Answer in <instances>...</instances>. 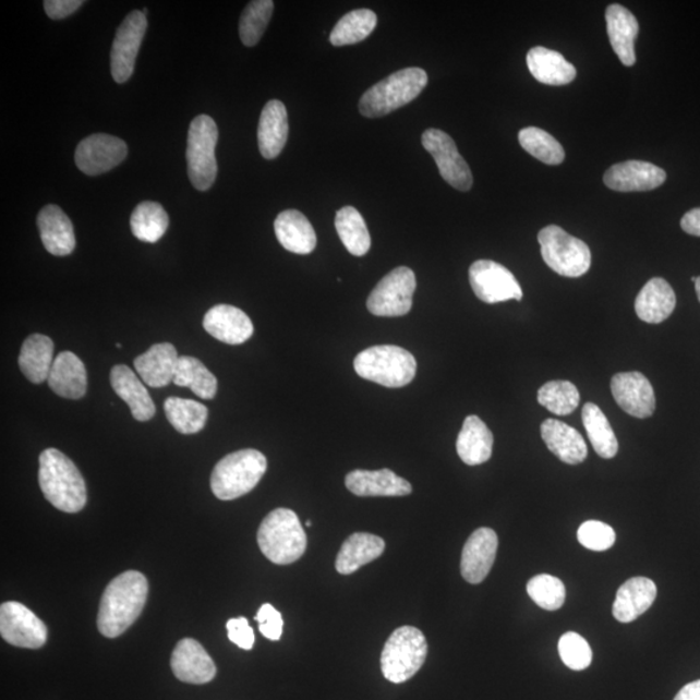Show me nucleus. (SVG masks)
Here are the masks:
<instances>
[{
  "label": "nucleus",
  "instance_id": "nucleus-1",
  "mask_svg": "<svg viewBox=\"0 0 700 700\" xmlns=\"http://www.w3.org/2000/svg\"><path fill=\"white\" fill-rule=\"evenodd\" d=\"M148 581L138 571L117 576L102 593L98 629L108 638L119 637L133 626L146 606Z\"/></svg>",
  "mask_w": 700,
  "mask_h": 700
},
{
  "label": "nucleus",
  "instance_id": "nucleus-2",
  "mask_svg": "<svg viewBox=\"0 0 700 700\" xmlns=\"http://www.w3.org/2000/svg\"><path fill=\"white\" fill-rule=\"evenodd\" d=\"M38 480L45 498L58 510L68 514L84 510L87 503L85 479L64 452L53 448L43 451Z\"/></svg>",
  "mask_w": 700,
  "mask_h": 700
},
{
  "label": "nucleus",
  "instance_id": "nucleus-3",
  "mask_svg": "<svg viewBox=\"0 0 700 700\" xmlns=\"http://www.w3.org/2000/svg\"><path fill=\"white\" fill-rule=\"evenodd\" d=\"M261 552L276 565L286 566L305 554L307 538L297 512L290 509L271 511L258 528Z\"/></svg>",
  "mask_w": 700,
  "mask_h": 700
},
{
  "label": "nucleus",
  "instance_id": "nucleus-4",
  "mask_svg": "<svg viewBox=\"0 0 700 700\" xmlns=\"http://www.w3.org/2000/svg\"><path fill=\"white\" fill-rule=\"evenodd\" d=\"M267 470V459L256 449H244L226 456L210 476V488L218 499L232 500L256 488Z\"/></svg>",
  "mask_w": 700,
  "mask_h": 700
},
{
  "label": "nucleus",
  "instance_id": "nucleus-5",
  "mask_svg": "<svg viewBox=\"0 0 700 700\" xmlns=\"http://www.w3.org/2000/svg\"><path fill=\"white\" fill-rule=\"evenodd\" d=\"M427 84L421 68H405L370 87L360 100V112L369 119L386 116L418 98Z\"/></svg>",
  "mask_w": 700,
  "mask_h": 700
},
{
  "label": "nucleus",
  "instance_id": "nucleus-6",
  "mask_svg": "<svg viewBox=\"0 0 700 700\" xmlns=\"http://www.w3.org/2000/svg\"><path fill=\"white\" fill-rule=\"evenodd\" d=\"M354 370L363 379L387 388H401L413 382L417 361L407 349L376 346L355 357Z\"/></svg>",
  "mask_w": 700,
  "mask_h": 700
},
{
  "label": "nucleus",
  "instance_id": "nucleus-7",
  "mask_svg": "<svg viewBox=\"0 0 700 700\" xmlns=\"http://www.w3.org/2000/svg\"><path fill=\"white\" fill-rule=\"evenodd\" d=\"M427 653V640L420 629H396L384 644L381 659L384 677L394 684L409 681L423 667Z\"/></svg>",
  "mask_w": 700,
  "mask_h": 700
},
{
  "label": "nucleus",
  "instance_id": "nucleus-8",
  "mask_svg": "<svg viewBox=\"0 0 700 700\" xmlns=\"http://www.w3.org/2000/svg\"><path fill=\"white\" fill-rule=\"evenodd\" d=\"M541 255L545 264L562 277L579 278L592 265V252L582 240L551 225L539 232Z\"/></svg>",
  "mask_w": 700,
  "mask_h": 700
},
{
  "label": "nucleus",
  "instance_id": "nucleus-9",
  "mask_svg": "<svg viewBox=\"0 0 700 700\" xmlns=\"http://www.w3.org/2000/svg\"><path fill=\"white\" fill-rule=\"evenodd\" d=\"M217 142L218 128L212 117L202 114L192 120L186 157L190 181L198 191H207L216 182L218 171Z\"/></svg>",
  "mask_w": 700,
  "mask_h": 700
},
{
  "label": "nucleus",
  "instance_id": "nucleus-10",
  "mask_svg": "<svg viewBox=\"0 0 700 700\" xmlns=\"http://www.w3.org/2000/svg\"><path fill=\"white\" fill-rule=\"evenodd\" d=\"M417 279L413 270L407 266L387 274L376 285L367 299L369 312L376 317H402L413 306V294Z\"/></svg>",
  "mask_w": 700,
  "mask_h": 700
},
{
  "label": "nucleus",
  "instance_id": "nucleus-11",
  "mask_svg": "<svg viewBox=\"0 0 700 700\" xmlns=\"http://www.w3.org/2000/svg\"><path fill=\"white\" fill-rule=\"evenodd\" d=\"M472 291L486 304L523 299V291L507 267L491 260H479L470 267Z\"/></svg>",
  "mask_w": 700,
  "mask_h": 700
},
{
  "label": "nucleus",
  "instance_id": "nucleus-12",
  "mask_svg": "<svg viewBox=\"0 0 700 700\" xmlns=\"http://www.w3.org/2000/svg\"><path fill=\"white\" fill-rule=\"evenodd\" d=\"M0 635L12 647L40 649L47 642L46 624L19 602H5L0 607Z\"/></svg>",
  "mask_w": 700,
  "mask_h": 700
},
{
  "label": "nucleus",
  "instance_id": "nucleus-13",
  "mask_svg": "<svg viewBox=\"0 0 700 700\" xmlns=\"http://www.w3.org/2000/svg\"><path fill=\"white\" fill-rule=\"evenodd\" d=\"M147 25L146 15L133 11L117 29L111 51V71L117 84H125L132 77Z\"/></svg>",
  "mask_w": 700,
  "mask_h": 700
},
{
  "label": "nucleus",
  "instance_id": "nucleus-14",
  "mask_svg": "<svg viewBox=\"0 0 700 700\" xmlns=\"http://www.w3.org/2000/svg\"><path fill=\"white\" fill-rule=\"evenodd\" d=\"M425 150L434 157L438 171L450 186L459 191H469L473 178L469 164L459 155L456 142L443 130L429 129L422 135Z\"/></svg>",
  "mask_w": 700,
  "mask_h": 700
},
{
  "label": "nucleus",
  "instance_id": "nucleus-15",
  "mask_svg": "<svg viewBox=\"0 0 700 700\" xmlns=\"http://www.w3.org/2000/svg\"><path fill=\"white\" fill-rule=\"evenodd\" d=\"M128 156L126 143L109 134H93L75 149V165L87 176L105 174Z\"/></svg>",
  "mask_w": 700,
  "mask_h": 700
},
{
  "label": "nucleus",
  "instance_id": "nucleus-16",
  "mask_svg": "<svg viewBox=\"0 0 700 700\" xmlns=\"http://www.w3.org/2000/svg\"><path fill=\"white\" fill-rule=\"evenodd\" d=\"M615 401L627 414L644 420L654 414L655 394L647 376L638 372L616 374L611 381Z\"/></svg>",
  "mask_w": 700,
  "mask_h": 700
},
{
  "label": "nucleus",
  "instance_id": "nucleus-17",
  "mask_svg": "<svg viewBox=\"0 0 700 700\" xmlns=\"http://www.w3.org/2000/svg\"><path fill=\"white\" fill-rule=\"evenodd\" d=\"M170 665L174 676L186 684H208L217 674L213 659L202 644L192 638H184L177 643Z\"/></svg>",
  "mask_w": 700,
  "mask_h": 700
},
{
  "label": "nucleus",
  "instance_id": "nucleus-18",
  "mask_svg": "<svg viewBox=\"0 0 700 700\" xmlns=\"http://www.w3.org/2000/svg\"><path fill=\"white\" fill-rule=\"evenodd\" d=\"M498 548L497 533L491 528H479L467 540L462 552L461 574L470 583H480L486 579L496 560Z\"/></svg>",
  "mask_w": 700,
  "mask_h": 700
},
{
  "label": "nucleus",
  "instance_id": "nucleus-19",
  "mask_svg": "<svg viewBox=\"0 0 700 700\" xmlns=\"http://www.w3.org/2000/svg\"><path fill=\"white\" fill-rule=\"evenodd\" d=\"M665 180L667 174L662 168L637 160L615 164L603 176L606 186L619 192L655 190L662 186Z\"/></svg>",
  "mask_w": 700,
  "mask_h": 700
},
{
  "label": "nucleus",
  "instance_id": "nucleus-20",
  "mask_svg": "<svg viewBox=\"0 0 700 700\" xmlns=\"http://www.w3.org/2000/svg\"><path fill=\"white\" fill-rule=\"evenodd\" d=\"M203 326L213 338L230 346L243 345L255 333L249 315L239 307L225 304L209 309Z\"/></svg>",
  "mask_w": 700,
  "mask_h": 700
},
{
  "label": "nucleus",
  "instance_id": "nucleus-21",
  "mask_svg": "<svg viewBox=\"0 0 700 700\" xmlns=\"http://www.w3.org/2000/svg\"><path fill=\"white\" fill-rule=\"evenodd\" d=\"M349 492L359 497H403L413 492V486L394 471L355 470L346 478Z\"/></svg>",
  "mask_w": 700,
  "mask_h": 700
},
{
  "label": "nucleus",
  "instance_id": "nucleus-22",
  "mask_svg": "<svg viewBox=\"0 0 700 700\" xmlns=\"http://www.w3.org/2000/svg\"><path fill=\"white\" fill-rule=\"evenodd\" d=\"M40 239L53 256H70L75 249L73 224L58 205H46L37 218Z\"/></svg>",
  "mask_w": 700,
  "mask_h": 700
},
{
  "label": "nucleus",
  "instance_id": "nucleus-23",
  "mask_svg": "<svg viewBox=\"0 0 700 700\" xmlns=\"http://www.w3.org/2000/svg\"><path fill=\"white\" fill-rule=\"evenodd\" d=\"M178 360L180 355L171 342H159L136 357L134 367L148 387L162 388L173 382Z\"/></svg>",
  "mask_w": 700,
  "mask_h": 700
},
{
  "label": "nucleus",
  "instance_id": "nucleus-24",
  "mask_svg": "<svg viewBox=\"0 0 700 700\" xmlns=\"http://www.w3.org/2000/svg\"><path fill=\"white\" fill-rule=\"evenodd\" d=\"M48 386L60 397L80 400L87 393L85 363L70 350L58 354L48 375Z\"/></svg>",
  "mask_w": 700,
  "mask_h": 700
},
{
  "label": "nucleus",
  "instance_id": "nucleus-25",
  "mask_svg": "<svg viewBox=\"0 0 700 700\" xmlns=\"http://www.w3.org/2000/svg\"><path fill=\"white\" fill-rule=\"evenodd\" d=\"M111 386L117 396L128 403L135 421L147 422L156 414V407L140 377L126 365L111 370Z\"/></svg>",
  "mask_w": 700,
  "mask_h": 700
},
{
  "label": "nucleus",
  "instance_id": "nucleus-26",
  "mask_svg": "<svg viewBox=\"0 0 700 700\" xmlns=\"http://www.w3.org/2000/svg\"><path fill=\"white\" fill-rule=\"evenodd\" d=\"M541 437L547 449L567 464H579L588 457V446L578 430L557 420L541 424Z\"/></svg>",
  "mask_w": 700,
  "mask_h": 700
},
{
  "label": "nucleus",
  "instance_id": "nucleus-27",
  "mask_svg": "<svg viewBox=\"0 0 700 700\" xmlns=\"http://www.w3.org/2000/svg\"><path fill=\"white\" fill-rule=\"evenodd\" d=\"M657 590L655 582L648 578H633L617 590L613 607L615 619L631 623L653 606Z\"/></svg>",
  "mask_w": 700,
  "mask_h": 700
},
{
  "label": "nucleus",
  "instance_id": "nucleus-28",
  "mask_svg": "<svg viewBox=\"0 0 700 700\" xmlns=\"http://www.w3.org/2000/svg\"><path fill=\"white\" fill-rule=\"evenodd\" d=\"M607 33L617 58L626 67L636 64L635 40L640 32L633 13L620 4L610 5L606 11Z\"/></svg>",
  "mask_w": 700,
  "mask_h": 700
},
{
  "label": "nucleus",
  "instance_id": "nucleus-29",
  "mask_svg": "<svg viewBox=\"0 0 700 700\" xmlns=\"http://www.w3.org/2000/svg\"><path fill=\"white\" fill-rule=\"evenodd\" d=\"M258 148L264 159H276L288 140V114L283 102L270 100L263 109L258 122Z\"/></svg>",
  "mask_w": 700,
  "mask_h": 700
},
{
  "label": "nucleus",
  "instance_id": "nucleus-30",
  "mask_svg": "<svg viewBox=\"0 0 700 700\" xmlns=\"http://www.w3.org/2000/svg\"><path fill=\"white\" fill-rule=\"evenodd\" d=\"M635 307L638 318L641 321L651 325L662 324L675 312L676 294L674 288L663 278H653L638 293Z\"/></svg>",
  "mask_w": 700,
  "mask_h": 700
},
{
  "label": "nucleus",
  "instance_id": "nucleus-31",
  "mask_svg": "<svg viewBox=\"0 0 700 700\" xmlns=\"http://www.w3.org/2000/svg\"><path fill=\"white\" fill-rule=\"evenodd\" d=\"M277 239L288 252L309 255L317 246V236L309 219L299 210L281 212L274 222Z\"/></svg>",
  "mask_w": 700,
  "mask_h": 700
},
{
  "label": "nucleus",
  "instance_id": "nucleus-32",
  "mask_svg": "<svg viewBox=\"0 0 700 700\" xmlns=\"http://www.w3.org/2000/svg\"><path fill=\"white\" fill-rule=\"evenodd\" d=\"M527 65L541 84L565 86L576 79V68L562 53L546 47H533L527 55Z\"/></svg>",
  "mask_w": 700,
  "mask_h": 700
},
{
  "label": "nucleus",
  "instance_id": "nucleus-33",
  "mask_svg": "<svg viewBox=\"0 0 700 700\" xmlns=\"http://www.w3.org/2000/svg\"><path fill=\"white\" fill-rule=\"evenodd\" d=\"M494 438L488 425L476 415L467 417L457 438V452L466 464L478 466L492 457Z\"/></svg>",
  "mask_w": 700,
  "mask_h": 700
},
{
  "label": "nucleus",
  "instance_id": "nucleus-34",
  "mask_svg": "<svg viewBox=\"0 0 700 700\" xmlns=\"http://www.w3.org/2000/svg\"><path fill=\"white\" fill-rule=\"evenodd\" d=\"M386 548L383 539L370 533H354L342 544L338 558H336V571L341 575H350L369 563L379 558Z\"/></svg>",
  "mask_w": 700,
  "mask_h": 700
},
{
  "label": "nucleus",
  "instance_id": "nucleus-35",
  "mask_svg": "<svg viewBox=\"0 0 700 700\" xmlns=\"http://www.w3.org/2000/svg\"><path fill=\"white\" fill-rule=\"evenodd\" d=\"M53 341L48 336L33 334L23 342L19 366L27 381L40 384L48 379L53 365Z\"/></svg>",
  "mask_w": 700,
  "mask_h": 700
},
{
  "label": "nucleus",
  "instance_id": "nucleus-36",
  "mask_svg": "<svg viewBox=\"0 0 700 700\" xmlns=\"http://www.w3.org/2000/svg\"><path fill=\"white\" fill-rule=\"evenodd\" d=\"M173 383L178 387L190 388L192 393L203 398V400H213L217 395V377L195 357H180Z\"/></svg>",
  "mask_w": 700,
  "mask_h": 700
},
{
  "label": "nucleus",
  "instance_id": "nucleus-37",
  "mask_svg": "<svg viewBox=\"0 0 700 700\" xmlns=\"http://www.w3.org/2000/svg\"><path fill=\"white\" fill-rule=\"evenodd\" d=\"M335 228L350 255L365 256L372 249V237L365 219L355 208L345 207L336 213Z\"/></svg>",
  "mask_w": 700,
  "mask_h": 700
},
{
  "label": "nucleus",
  "instance_id": "nucleus-38",
  "mask_svg": "<svg viewBox=\"0 0 700 700\" xmlns=\"http://www.w3.org/2000/svg\"><path fill=\"white\" fill-rule=\"evenodd\" d=\"M582 423L596 455L605 459L614 458L619 451V443L607 417L595 403L583 405Z\"/></svg>",
  "mask_w": 700,
  "mask_h": 700
},
{
  "label": "nucleus",
  "instance_id": "nucleus-39",
  "mask_svg": "<svg viewBox=\"0 0 700 700\" xmlns=\"http://www.w3.org/2000/svg\"><path fill=\"white\" fill-rule=\"evenodd\" d=\"M164 410L169 423L182 435L197 434L208 421V408L201 402L186 400V398H167Z\"/></svg>",
  "mask_w": 700,
  "mask_h": 700
},
{
  "label": "nucleus",
  "instance_id": "nucleus-40",
  "mask_svg": "<svg viewBox=\"0 0 700 700\" xmlns=\"http://www.w3.org/2000/svg\"><path fill=\"white\" fill-rule=\"evenodd\" d=\"M130 228L141 242L157 243L169 228L168 213L159 203L143 202L134 209Z\"/></svg>",
  "mask_w": 700,
  "mask_h": 700
},
{
  "label": "nucleus",
  "instance_id": "nucleus-41",
  "mask_svg": "<svg viewBox=\"0 0 700 700\" xmlns=\"http://www.w3.org/2000/svg\"><path fill=\"white\" fill-rule=\"evenodd\" d=\"M377 17L372 10H354L347 13L329 34V43L335 47L362 43L375 29Z\"/></svg>",
  "mask_w": 700,
  "mask_h": 700
},
{
  "label": "nucleus",
  "instance_id": "nucleus-42",
  "mask_svg": "<svg viewBox=\"0 0 700 700\" xmlns=\"http://www.w3.org/2000/svg\"><path fill=\"white\" fill-rule=\"evenodd\" d=\"M519 143L528 154L547 165H559L565 160V148L552 134L539 128L520 130Z\"/></svg>",
  "mask_w": 700,
  "mask_h": 700
},
{
  "label": "nucleus",
  "instance_id": "nucleus-43",
  "mask_svg": "<svg viewBox=\"0 0 700 700\" xmlns=\"http://www.w3.org/2000/svg\"><path fill=\"white\" fill-rule=\"evenodd\" d=\"M539 403L555 415L572 414L580 403L579 389L566 381H553L539 389Z\"/></svg>",
  "mask_w": 700,
  "mask_h": 700
},
{
  "label": "nucleus",
  "instance_id": "nucleus-44",
  "mask_svg": "<svg viewBox=\"0 0 700 700\" xmlns=\"http://www.w3.org/2000/svg\"><path fill=\"white\" fill-rule=\"evenodd\" d=\"M271 0H255L245 7L239 23L240 39L246 47L256 46L263 38L273 16Z\"/></svg>",
  "mask_w": 700,
  "mask_h": 700
},
{
  "label": "nucleus",
  "instance_id": "nucleus-45",
  "mask_svg": "<svg viewBox=\"0 0 700 700\" xmlns=\"http://www.w3.org/2000/svg\"><path fill=\"white\" fill-rule=\"evenodd\" d=\"M528 595L536 605L546 611H557L566 601V587L558 578L552 575L534 576L527 583Z\"/></svg>",
  "mask_w": 700,
  "mask_h": 700
},
{
  "label": "nucleus",
  "instance_id": "nucleus-46",
  "mask_svg": "<svg viewBox=\"0 0 700 700\" xmlns=\"http://www.w3.org/2000/svg\"><path fill=\"white\" fill-rule=\"evenodd\" d=\"M558 650L562 662L572 671H583L592 664L593 653L588 641L575 631H567L560 637Z\"/></svg>",
  "mask_w": 700,
  "mask_h": 700
},
{
  "label": "nucleus",
  "instance_id": "nucleus-47",
  "mask_svg": "<svg viewBox=\"0 0 700 700\" xmlns=\"http://www.w3.org/2000/svg\"><path fill=\"white\" fill-rule=\"evenodd\" d=\"M578 540L589 551L606 552L614 546L616 534L613 528L603 521L588 520L580 526Z\"/></svg>",
  "mask_w": 700,
  "mask_h": 700
},
{
  "label": "nucleus",
  "instance_id": "nucleus-48",
  "mask_svg": "<svg viewBox=\"0 0 700 700\" xmlns=\"http://www.w3.org/2000/svg\"><path fill=\"white\" fill-rule=\"evenodd\" d=\"M255 619L258 621L261 635L266 637L267 640H280L281 633H283V617L270 603H265V605L261 606Z\"/></svg>",
  "mask_w": 700,
  "mask_h": 700
},
{
  "label": "nucleus",
  "instance_id": "nucleus-49",
  "mask_svg": "<svg viewBox=\"0 0 700 700\" xmlns=\"http://www.w3.org/2000/svg\"><path fill=\"white\" fill-rule=\"evenodd\" d=\"M226 629H228L229 640L236 643L238 648L251 650L253 644H255V631L250 627V623L245 617L230 619L228 624H226Z\"/></svg>",
  "mask_w": 700,
  "mask_h": 700
},
{
  "label": "nucleus",
  "instance_id": "nucleus-50",
  "mask_svg": "<svg viewBox=\"0 0 700 700\" xmlns=\"http://www.w3.org/2000/svg\"><path fill=\"white\" fill-rule=\"evenodd\" d=\"M85 2L82 0H46L44 3L47 16L52 20H63L79 11Z\"/></svg>",
  "mask_w": 700,
  "mask_h": 700
},
{
  "label": "nucleus",
  "instance_id": "nucleus-51",
  "mask_svg": "<svg viewBox=\"0 0 700 700\" xmlns=\"http://www.w3.org/2000/svg\"><path fill=\"white\" fill-rule=\"evenodd\" d=\"M681 228L689 236L700 237V208L686 213L681 219Z\"/></svg>",
  "mask_w": 700,
  "mask_h": 700
},
{
  "label": "nucleus",
  "instance_id": "nucleus-52",
  "mask_svg": "<svg viewBox=\"0 0 700 700\" xmlns=\"http://www.w3.org/2000/svg\"><path fill=\"white\" fill-rule=\"evenodd\" d=\"M675 700H700V679L685 685L684 688L678 691Z\"/></svg>",
  "mask_w": 700,
  "mask_h": 700
},
{
  "label": "nucleus",
  "instance_id": "nucleus-53",
  "mask_svg": "<svg viewBox=\"0 0 700 700\" xmlns=\"http://www.w3.org/2000/svg\"><path fill=\"white\" fill-rule=\"evenodd\" d=\"M695 283H696V291H697L699 303H700V277L696 278Z\"/></svg>",
  "mask_w": 700,
  "mask_h": 700
},
{
  "label": "nucleus",
  "instance_id": "nucleus-54",
  "mask_svg": "<svg viewBox=\"0 0 700 700\" xmlns=\"http://www.w3.org/2000/svg\"><path fill=\"white\" fill-rule=\"evenodd\" d=\"M306 526H307V527H312V521H311V520H307V521H306Z\"/></svg>",
  "mask_w": 700,
  "mask_h": 700
},
{
  "label": "nucleus",
  "instance_id": "nucleus-55",
  "mask_svg": "<svg viewBox=\"0 0 700 700\" xmlns=\"http://www.w3.org/2000/svg\"><path fill=\"white\" fill-rule=\"evenodd\" d=\"M116 347H117V348H122L121 342H117Z\"/></svg>",
  "mask_w": 700,
  "mask_h": 700
}]
</instances>
